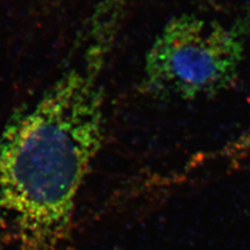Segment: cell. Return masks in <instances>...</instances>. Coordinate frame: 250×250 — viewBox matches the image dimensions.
Here are the masks:
<instances>
[{
	"label": "cell",
	"mask_w": 250,
	"mask_h": 250,
	"mask_svg": "<svg viewBox=\"0 0 250 250\" xmlns=\"http://www.w3.org/2000/svg\"><path fill=\"white\" fill-rule=\"evenodd\" d=\"M103 58L54 82L0 134V211L26 237L52 248L67 235L76 198L105 134Z\"/></svg>",
	"instance_id": "6da1fadb"
},
{
	"label": "cell",
	"mask_w": 250,
	"mask_h": 250,
	"mask_svg": "<svg viewBox=\"0 0 250 250\" xmlns=\"http://www.w3.org/2000/svg\"><path fill=\"white\" fill-rule=\"evenodd\" d=\"M244 26L226 28L193 14L175 17L146 56L141 87L161 99L212 98L237 80L245 52Z\"/></svg>",
	"instance_id": "7a4b0ae2"
},
{
	"label": "cell",
	"mask_w": 250,
	"mask_h": 250,
	"mask_svg": "<svg viewBox=\"0 0 250 250\" xmlns=\"http://www.w3.org/2000/svg\"><path fill=\"white\" fill-rule=\"evenodd\" d=\"M221 155L232 161L250 156V127L224 146Z\"/></svg>",
	"instance_id": "3957f363"
}]
</instances>
